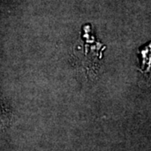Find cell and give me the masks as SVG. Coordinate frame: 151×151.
<instances>
[{
  "label": "cell",
  "mask_w": 151,
  "mask_h": 151,
  "mask_svg": "<svg viewBox=\"0 0 151 151\" xmlns=\"http://www.w3.org/2000/svg\"><path fill=\"white\" fill-rule=\"evenodd\" d=\"M150 84H151V76H150Z\"/></svg>",
  "instance_id": "6da1fadb"
}]
</instances>
